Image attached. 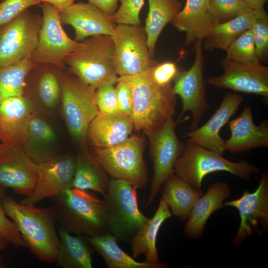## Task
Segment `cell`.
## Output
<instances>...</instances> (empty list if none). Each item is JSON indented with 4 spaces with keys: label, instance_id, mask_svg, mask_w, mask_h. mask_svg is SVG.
<instances>
[{
    "label": "cell",
    "instance_id": "10",
    "mask_svg": "<svg viewBox=\"0 0 268 268\" xmlns=\"http://www.w3.org/2000/svg\"><path fill=\"white\" fill-rule=\"evenodd\" d=\"M41 7L42 24L38 44L31 53V59L34 63L62 68L67 57L80 47L81 42L72 39L65 32L60 11L45 2Z\"/></svg>",
    "mask_w": 268,
    "mask_h": 268
},
{
    "label": "cell",
    "instance_id": "5",
    "mask_svg": "<svg viewBox=\"0 0 268 268\" xmlns=\"http://www.w3.org/2000/svg\"><path fill=\"white\" fill-rule=\"evenodd\" d=\"M174 171L177 177L198 191H201L204 178L213 172H227L245 180L260 173L259 169L246 161L233 162L221 154L189 142L176 161Z\"/></svg>",
    "mask_w": 268,
    "mask_h": 268
},
{
    "label": "cell",
    "instance_id": "25",
    "mask_svg": "<svg viewBox=\"0 0 268 268\" xmlns=\"http://www.w3.org/2000/svg\"><path fill=\"white\" fill-rule=\"evenodd\" d=\"M171 216L168 205L161 198L153 216L148 218L130 240L131 256L133 258L135 259L141 255H144L147 262L154 264L161 263L156 248L157 236L163 223Z\"/></svg>",
    "mask_w": 268,
    "mask_h": 268
},
{
    "label": "cell",
    "instance_id": "37",
    "mask_svg": "<svg viewBox=\"0 0 268 268\" xmlns=\"http://www.w3.org/2000/svg\"><path fill=\"white\" fill-rule=\"evenodd\" d=\"M120 6L111 16L116 24L141 25L139 14L144 0H119Z\"/></svg>",
    "mask_w": 268,
    "mask_h": 268
},
{
    "label": "cell",
    "instance_id": "48",
    "mask_svg": "<svg viewBox=\"0 0 268 268\" xmlns=\"http://www.w3.org/2000/svg\"><path fill=\"white\" fill-rule=\"evenodd\" d=\"M0 268H1L0 258Z\"/></svg>",
    "mask_w": 268,
    "mask_h": 268
},
{
    "label": "cell",
    "instance_id": "22",
    "mask_svg": "<svg viewBox=\"0 0 268 268\" xmlns=\"http://www.w3.org/2000/svg\"><path fill=\"white\" fill-rule=\"evenodd\" d=\"M134 128L131 116L99 112L89 125L87 138L94 147H110L128 139Z\"/></svg>",
    "mask_w": 268,
    "mask_h": 268
},
{
    "label": "cell",
    "instance_id": "35",
    "mask_svg": "<svg viewBox=\"0 0 268 268\" xmlns=\"http://www.w3.org/2000/svg\"><path fill=\"white\" fill-rule=\"evenodd\" d=\"M252 9L245 1L239 0H209V13L215 23L231 20Z\"/></svg>",
    "mask_w": 268,
    "mask_h": 268
},
{
    "label": "cell",
    "instance_id": "7",
    "mask_svg": "<svg viewBox=\"0 0 268 268\" xmlns=\"http://www.w3.org/2000/svg\"><path fill=\"white\" fill-rule=\"evenodd\" d=\"M144 150L143 139L133 135L114 146L94 147L91 155L113 179L126 180L140 189L144 188L148 181Z\"/></svg>",
    "mask_w": 268,
    "mask_h": 268
},
{
    "label": "cell",
    "instance_id": "4",
    "mask_svg": "<svg viewBox=\"0 0 268 268\" xmlns=\"http://www.w3.org/2000/svg\"><path fill=\"white\" fill-rule=\"evenodd\" d=\"M66 63L82 82L96 89L103 84L117 83L114 61V43L111 35L91 36L80 41Z\"/></svg>",
    "mask_w": 268,
    "mask_h": 268
},
{
    "label": "cell",
    "instance_id": "27",
    "mask_svg": "<svg viewBox=\"0 0 268 268\" xmlns=\"http://www.w3.org/2000/svg\"><path fill=\"white\" fill-rule=\"evenodd\" d=\"M162 186L161 198L172 214L181 220H187L193 206L203 193L194 189L175 174L169 177Z\"/></svg>",
    "mask_w": 268,
    "mask_h": 268
},
{
    "label": "cell",
    "instance_id": "28",
    "mask_svg": "<svg viewBox=\"0 0 268 268\" xmlns=\"http://www.w3.org/2000/svg\"><path fill=\"white\" fill-rule=\"evenodd\" d=\"M92 248L105 260L109 268H164L165 264L138 262L119 246L117 238L111 233L85 237Z\"/></svg>",
    "mask_w": 268,
    "mask_h": 268
},
{
    "label": "cell",
    "instance_id": "42",
    "mask_svg": "<svg viewBox=\"0 0 268 268\" xmlns=\"http://www.w3.org/2000/svg\"><path fill=\"white\" fill-rule=\"evenodd\" d=\"M178 72L176 65L172 62L157 63L151 69L154 81L161 86L171 83Z\"/></svg>",
    "mask_w": 268,
    "mask_h": 268
},
{
    "label": "cell",
    "instance_id": "2",
    "mask_svg": "<svg viewBox=\"0 0 268 268\" xmlns=\"http://www.w3.org/2000/svg\"><path fill=\"white\" fill-rule=\"evenodd\" d=\"M151 68L138 74L118 77L128 85L132 94L131 116L134 128L146 134L157 130L173 116L176 102L172 83L157 84L152 78Z\"/></svg>",
    "mask_w": 268,
    "mask_h": 268
},
{
    "label": "cell",
    "instance_id": "33",
    "mask_svg": "<svg viewBox=\"0 0 268 268\" xmlns=\"http://www.w3.org/2000/svg\"><path fill=\"white\" fill-rule=\"evenodd\" d=\"M225 59L244 64L260 63L251 28L238 37L228 47Z\"/></svg>",
    "mask_w": 268,
    "mask_h": 268
},
{
    "label": "cell",
    "instance_id": "11",
    "mask_svg": "<svg viewBox=\"0 0 268 268\" xmlns=\"http://www.w3.org/2000/svg\"><path fill=\"white\" fill-rule=\"evenodd\" d=\"M178 123L173 117H170L158 129L146 134L150 145L154 173L145 207L153 203L164 182L174 174L175 163L185 151L186 145L179 140L175 132Z\"/></svg>",
    "mask_w": 268,
    "mask_h": 268
},
{
    "label": "cell",
    "instance_id": "12",
    "mask_svg": "<svg viewBox=\"0 0 268 268\" xmlns=\"http://www.w3.org/2000/svg\"><path fill=\"white\" fill-rule=\"evenodd\" d=\"M202 42L203 40H197L194 42L195 57L192 67L187 70L178 72L173 79V91L180 97L182 104L179 119L187 111L192 114L190 130L198 127L203 116L210 108L206 98Z\"/></svg>",
    "mask_w": 268,
    "mask_h": 268
},
{
    "label": "cell",
    "instance_id": "20",
    "mask_svg": "<svg viewBox=\"0 0 268 268\" xmlns=\"http://www.w3.org/2000/svg\"><path fill=\"white\" fill-rule=\"evenodd\" d=\"M231 136L224 140V149L231 153H241L252 148L268 146V121L259 125L253 122L251 107H244L241 114L229 123Z\"/></svg>",
    "mask_w": 268,
    "mask_h": 268
},
{
    "label": "cell",
    "instance_id": "21",
    "mask_svg": "<svg viewBox=\"0 0 268 268\" xmlns=\"http://www.w3.org/2000/svg\"><path fill=\"white\" fill-rule=\"evenodd\" d=\"M32 113L23 96L8 98L0 104V141L8 146L23 148L27 122Z\"/></svg>",
    "mask_w": 268,
    "mask_h": 268
},
{
    "label": "cell",
    "instance_id": "16",
    "mask_svg": "<svg viewBox=\"0 0 268 268\" xmlns=\"http://www.w3.org/2000/svg\"><path fill=\"white\" fill-rule=\"evenodd\" d=\"M76 168V158L69 155H55L37 163L38 179L36 187L29 196L20 202L35 205L43 199L72 187Z\"/></svg>",
    "mask_w": 268,
    "mask_h": 268
},
{
    "label": "cell",
    "instance_id": "34",
    "mask_svg": "<svg viewBox=\"0 0 268 268\" xmlns=\"http://www.w3.org/2000/svg\"><path fill=\"white\" fill-rule=\"evenodd\" d=\"M56 138V134L48 122L32 112L26 124L23 149L29 143L36 145L49 144L54 142Z\"/></svg>",
    "mask_w": 268,
    "mask_h": 268
},
{
    "label": "cell",
    "instance_id": "39",
    "mask_svg": "<svg viewBox=\"0 0 268 268\" xmlns=\"http://www.w3.org/2000/svg\"><path fill=\"white\" fill-rule=\"evenodd\" d=\"M38 0H4L0 3V27L8 23L29 7L40 4Z\"/></svg>",
    "mask_w": 268,
    "mask_h": 268
},
{
    "label": "cell",
    "instance_id": "38",
    "mask_svg": "<svg viewBox=\"0 0 268 268\" xmlns=\"http://www.w3.org/2000/svg\"><path fill=\"white\" fill-rule=\"evenodd\" d=\"M59 82L51 72H46L41 77L38 85V93L43 104L48 108H54L60 95Z\"/></svg>",
    "mask_w": 268,
    "mask_h": 268
},
{
    "label": "cell",
    "instance_id": "40",
    "mask_svg": "<svg viewBox=\"0 0 268 268\" xmlns=\"http://www.w3.org/2000/svg\"><path fill=\"white\" fill-rule=\"evenodd\" d=\"M114 85L103 84L96 89V103L99 112L109 114L119 113L116 90Z\"/></svg>",
    "mask_w": 268,
    "mask_h": 268
},
{
    "label": "cell",
    "instance_id": "47",
    "mask_svg": "<svg viewBox=\"0 0 268 268\" xmlns=\"http://www.w3.org/2000/svg\"><path fill=\"white\" fill-rule=\"evenodd\" d=\"M9 241L0 232V249H3L8 245Z\"/></svg>",
    "mask_w": 268,
    "mask_h": 268
},
{
    "label": "cell",
    "instance_id": "17",
    "mask_svg": "<svg viewBox=\"0 0 268 268\" xmlns=\"http://www.w3.org/2000/svg\"><path fill=\"white\" fill-rule=\"evenodd\" d=\"M223 74L211 77L208 83L220 89L268 97V67L260 64H244L223 59Z\"/></svg>",
    "mask_w": 268,
    "mask_h": 268
},
{
    "label": "cell",
    "instance_id": "29",
    "mask_svg": "<svg viewBox=\"0 0 268 268\" xmlns=\"http://www.w3.org/2000/svg\"><path fill=\"white\" fill-rule=\"evenodd\" d=\"M254 18L255 10H252L226 22L216 24L203 40L204 49L226 51L234 40L252 27Z\"/></svg>",
    "mask_w": 268,
    "mask_h": 268
},
{
    "label": "cell",
    "instance_id": "32",
    "mask_svg": "<svg viewBox=\"0 0 268 268\" xmlns=\"http://www.w3.org/2000/svg\"><path fill=\"white\" fill-rule=\"evenodd\" d=\"M31 55L0 68V104L8 98L23 96L26 77L34 67Z\"/></svg>",
    "mask_w": 268,
    "mask_h": 268
},
{
    "label": "cell",
    "instance_id": "45",
    "mask_svg": "<svg viewBox=\"0 0 268 268\" xmlns=\"http://www.w3.org/2000/svg\"><path fill=\"white\" fill-rule=\"evenodd\" d=\"M40 2H45L49 3L56 8L60 12L68 8L74 3L75 0H38Z\"/></svg>",
    "mask_w": 268,
    "mask_h": 268
},
{
    "label": "cell",
    "instance_id": "3",
    "mask_svg": "<svg viewBox=\"0 0 268 268\" xmlns=\"http://www.w3.org/2000/svg\"><path fill=\"white\" fill-rule=\"evenodd\" d=\"M51 199L57 224L69 233L84 237L109 233L104 201L87 190L67 188Z\"/></svg>",
    "mask_w": 268,
    "mask_h": 268
},
{
    "label": "cell",
    "instance_id": "23",
    "mask_svg": "<svg viewBox=\"0 0 268 268\" xmlns=\"http://www.w3.org/2000/svg\"><path fill=\"white\" fill-rule=\"evenodd\" d=\"M230 193V188L224 182L211 185L193 206L184 227L185 234L191 239L200 238L210 216L224 206V201Z\"/></svg>",
    "mask_w": 268,
    "mask_h": 268
},
{
    "label": "cell",
    "instance_id": "14",
    "mask_svg": "<svg viewBox=\"0 0 268 268\" xmlns=\"http://www.w3.org/2000/svg\"><path fill=\"white\" fill-rule=\"evenodd\" d=\"M224 206L236 208L239 213L240 224L234 238L235 246L240 245L250 236L254 230L262 226H268V173L263 172L256 190L252 193L245 190L239 198L226 201Z\"/></svg>",
    "mask_w": 268,
    "mask_h": 268
},
{
    "label": "cell",
    "instance_id": "36",
    "mask_svg": "<svg viewBox=\"0 0 268 268\" xmlns=\"http://www.w3.org/2000/svg\"><path fill=\"white\" fill-rule=\"evenodd\" d=\"M259 60L267 58L268 53V16L264 9L255 10L251 27Z\"/></svg>",
    "mask_w": 268,
    "mask_h": 268
},
{
    "label": "cell",
    "instance_id": "13",
    "mask_svg": "<svg viewBox=\"0 0 268 268\" xmlns=\"http://www.w3.org/2000/svg\"><path fill=\"white\" fill-rule=\"evenodd\" d=\"M42 18L26 10L0 27V68L16 64L36 48Z\"/></svg>",
    "mask_w": 268,
    "mask_h": 268
},
{
    "label": "cell",
    "instance_id": "46",
    "mask_svg": "<svg viewBox=\"0 0 268 268\" xmlns=\"http://www.w3.org/2000/svg\"><path fill=\"white\" fill-rule=\"evenodd\" d=\"M244 1L254 10L263 9L266 0H244Z\"/></svg>",
    "mask_w": 268,
    "mask_h": 268
},
{
    "label": "cell",
    "instance_id": "24",
    "mask_svg": "<svg viewBox=\"0 0 268 268\" xmlns=\"http://www.w3.org/2000/svg\"><path fill=\"white\" fill-rule=\"evenodd\" d=\"M209 0H187L182 10L172 21L173 25L186 34V43L203 40L215 25L209 13Z\"/></svg>",
    "mask_w": 268,
    "mask_h": 268
},
{
    "label": "cell",
    "instance_id": "43",
    "mask_svg": "<svg viewBox=\"0 0 268 268\" xmlns=\"http://www.w3.org/2000/svg\"><path fill=\"white\" fill-rule=\"evenodd\" d=\"M115 88L119 113L131 116L133 110V97L128 85L118 78Z\"/></svg>",
    "mask_w": 268,
    "mask_h": 268
},
{
    "label": "cell",
    "instance_id": "44",
    "mask_svg": "<svg viewBox=\"0 0 268 268\" xmlns=\"http://www.w3.org/2000/svg\"><path fill=\"white\" fill-rule=\"evenodd\" d=\"M88 1L105 14L111 16L117 10L119 0H88Z\"/></svg>",
    "mask_w": 268,
    "mask_h": 268
},
{
    "label": "cell",
    "instance_id": "6",
    "mask_svg": "<svg viewBox=\"0 0 268 268\" xmlns=\"http://www.w3.org/2000/svg\"><path fill=\"white\" fill-rule=\"evenodd\" d=\"M137 189L126 180L112 179L103 196L108 230L118 241H130L148 219L139 208Z\"/></svg>",
    "mask_w": 268,
    "mask_h": 268
},
{
    "label": "cell",
    "instance_id": "30",
    "mask_svg": "<svg viewBox=\"0 0 268 268\" xmlns=\"http://www.w3.org/2000/svg\"><path fill=\"white\" fill-rule=\"evenodd\" d=\"M149 12L144 27L148 46L153 57L156 44L165 26L172 22L181 10L178 0H148Z\"/></svg>",
    "mask_w": 268,
    "mask_h": 268
},
{
    "label": "cell",
    "instance_id": "15",
    "mask_svg": "<svg viewBox=\"0 0 268 268\" xmlns=\"http://www.w3.org/2000/svg\"><path fill=\"white\" fill-rule=\"evenodd\" d=\"M37 179V163L22 147L0 143V188H10L27 197L33 192Z\"/></svg>",
    "mask_w": 268,
    "mask_h": 268
},
{
    "label": "cell",
    "instance_id": "26",
    "mask_svg": "<svg viewBox=\"0 0 268 268\" xmlns=\"http://www.w3.org/2000/svg\"><path fill=\"white\" fill-rule=\"evenodd\" d=\"M59 248L56 265L62 268H92V248L85 237L73 236L57 224Z\"/></svg>",
    "mask_w": 268,
    "mask_h": 268
},
{
    "label": "cell",
    "instance_id": "1",
    "mask_svg": "<svg viewBox=\"0 0 268 268\" xmlns=\"http://www.w3.org/2000/svg\"><path fill=\"white\" fill-rule=\"evenodd\" d=\"M2 206L5 214L16 225L30 252L42 261L55 262L60 240L54 207L39 208L24 205L12 197L4 196Z\"/></svg>",
    "mask_w": 268,
    "mask_h": 268
},
{
    "label": "cell",
    "instance_id": "8",
    "mask_svg": "<svg viewBox=\"0 0 268 268\" xmlns=\"http://www.w3.org/2000/svg\"><path fill=\"white\" fill-rule=\"evenodd\" d=\"M62 109L65 121L73 137L84 144L88 128L99 113L96 89L76 76L63 74L60 77Z\"/></svg>",
    "mask_w": 268,
    "mask_h": 268
},
{
    "label": "cell",
    "instance_id": "19",
    "mask_svg": "<svg viewBox=\"0 0 268 268\" xmlns=\"http://www.w3.org/2000/svg\"><path fill=\"white\" fill-rule=\"evenodd\" d=\"M62 23L70 25L75 32V40L80 42L94 36L112 35L116 24L89 2L74 3L60 13Z\"/></svg>",
    "mask_w": 268,
    "mask_h": 268
},
{
    "label": "cell",
    "instance_id": "49",
    "mask_svg": "<svg viewBox=\"0 0 268 268\" xmlns=\"http://www.w3.org/2000/svg\"><path fill=\"white\" fill-rule=\"evenodd\" d=\"M241 0V1H244V0Z\"/></svg>",
    "mask_w": 268,
    "mask_h": 268
},
{
    "label": "cell",
    "instance_id": "31",
    "mask_svg": "<svg viewBox=\"0 0 268 268\" xmlns=\"http://www.w3.org/2000/svg\"><path fill=\"white\" fill-rule=\"evenodd\" d=\"M75 158L72 187L92 190L104 196L110 181L106 171L91 154L82 153Z\"/></svg>",
    "mask_w": 268,
    "mask_h": 268
},
{
    "label": "cell",
    "instance_id": "18",
    "mask_svg": "<svg viewBox=\"0 0 268 268\" xmlns=\"http://www.w3.org/2000/svg\"><path fill=\"white\" fill-rule=\"evenodd\" d=\"M243 100L241 95L230 92L226 94L219 107L205 124L186 132L187 142L222 155L225 142L220 136V130L236 113Z\"/></svg>",
    "mask_w": 268,
    "mask_h": 268
},
{
    "label": "cell",
    "instance_id": "41",
    "mask_svg": "<svg viewBox=\"0 0 268 268\" xmlns=\"http://www.w3.org/2000/svg\"><path fill=\"white\" fill-rule=\"evenodd\" d=\"M4 197V189L0 188V232L9 242L17 247H27L18 229L13 221L6 216L2 206V200Z\"/></svg>",
    "mask_w": 268,
    "mask_h": 268
},
{
    "label": "cell",
    "instance_id": "9",
    "mask_svg": "<svg viewBox=\"0 0 268 268\" xmlns=\"http://www.w3.org/2000/svg\"><path fill=\"white\" fill-rule=\"evenodd\" d=\"M111 36L114 66L119 77L143 73L158 63L150 53L147 34L141 25L117 24Z\"/></svg>",
    "mask_w": 268,
    "mask_h": 268
}]
</instances>
